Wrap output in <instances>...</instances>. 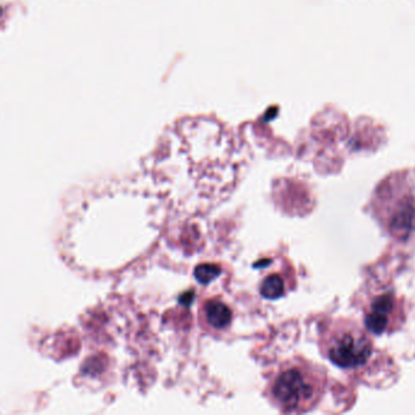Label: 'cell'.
Instances as JSON below:
<instances>
[{"label": "cell", "instance_id": "obj_5", "mask_svg": "<svg viewBox=\"0 0 415 415\" xmlns=\"http://www.w3.org/2000/svg\"><path fill=\"white\" fill-rule=\"evenodd\" d=\"M205 319L208 324L215 329H224L231 321V311L221 301H208L203 308Z\"/></svg>", "mask_w": 415, "mask_h": 415}, {"label": "cell", "instance_id": "obj_1", "mask_svg": "<svg viewBox=\"0 0 415 415\" xmlns=\"http://www.w3.org/2000/svg\"><path fill=\"white\" fill-rule=\"evenodd\" d=\"M326 388V373L303 358L280 366L269 384V397L285 413H306L319 403Z\"/></svg>", "mask_w": 415, "mask_h": 415}, {"label": "cell", "instance_id": "obj_6", "mask_svg": "<svg viewBox=\"0 0 415 415\" xmlns=\"http://www.w3.org/2000/svg\"><path fill=\"white\" fill-rule=\"evenodd\" d=\"M260 291H261L262 296L268 298V300L280 298L281 296H284L285 291H286L284 279L279 274H271V276H266L261 283Z\"/></svg>", "mask_w": 415, "mask_h": 415}, {"label": "cell", "instance_id": "obj_7", "mask_svg": "<svg viewBox=\"0 0 415 415\" xmlns=\"http://www.w3.org/2000/svg\"><path fill=\"white\" fill-rule=\"evenodd\" d=\"M221 274V269L219 267L215 266V264H210V263H205V264H200V266L195 268L194 276L196 280L201 283V284H208L212 280L216 279L217 276Z\"/></svg>", "mask_w": 415, "mask_h": 415}, {"label": "cell", "instance_id": "obj_3", "mask_svg": "<svg viewBox=\"0 0 415 415\" xmlns=\"http://www.w3.org/2000/svg\"><path fill=\"white\" fill-rule=\"evenodd\" d=\"M375 216L385 231L397 240L415 233V186L393 178L376 190L373 200Z\"/></svg>", "mask_w": 415, "mask_h": 415}, {"label": "cell", "instance_id": "obj_4", "mask_svg": "<svg viewBox=\"0 0 415 415\" xmlns=\"http://www.w3.org/2000/svg\"><path fill=\"white\" fill-rule=\"evenodd\" d=\"M402 298L392 291H383L370 298L364 308V326L374 335L391 334L404 321Z\"/></svg>", "mask_w": 415, "mask_h": 415}, {"label": "cell", "instance_id": "obj_2", "mask_svg": "<svg viewBox=\"0 0 415 415\" xmlns=\"http://www.w3.org/2000/svg\"><path fill=\"white\" fill-rule=\"evenodd\" d=\"M321 351L333 364L343 369L364 366L374 352L373 341L359 325L345 318L330 321L321 329Z\"/></svg>", "mask_w": 415, "mask_h": 415}]
</instances>
